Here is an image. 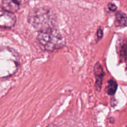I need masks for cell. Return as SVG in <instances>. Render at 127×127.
Segmentation results:
<instances>
[{"label":"cell","instance_id":"6da1fadb","mask_svg":"<svg viewBox=\"0 0 127 127\" xmlns=\"http://www.w3.org/2000/svg\"><path fill=\"white\" fill-rule=\"evenodd\" d=\"M19 55L16 50L10 47H0V79L14 75L19 69Z\"/></svg>","mask_w":127,"mask_h":127},{"label":"cell","instance_id":"7a4b0ae2","mask_svg":"<svg viewBox=\"0 0 127 127\" xmlns=\"http://www.w3.org/2000/svg\"><path fill=\"white\" fill-rule=\"evenodd\" d=\"M37 40L40 45L47 51H53L63 48L66 43L65 38L56 27L39 31Z\"/></svg>","mask_w":127,"mask_h":127},{"label":"cell","instance_id":"3957f363","mask_svg":"<svg viewBox=\"0 0 127 127\" xmlns=\"http://www.w3.org/2000/svg\"><path fill=\"white\" fill-rule=\"evenodd\" d=\"M28 22L39 31L44 29L55 27L56 18L49 9L37 7L33 9L28 15Z\"/></svg>","mask_w":127,"mask_h":127},{"label":"cell","instance_id":"277c9868","mask_svg":"<svg viewBox=\"0 0 127 127\" xmlns=\"http://www.w3.org/2000/svg\"><path fill=\"white\" fill-rule=\"evenodd\" d=\"M16 22V17L14 13L6 11L0 6V28H11Z\"/></svg>","mask_w":127,"mask_h":127},{"label":"cell","instance_id":"5b68a950","mask_svg":"<svg viewBox=\"0 0 127 127\" xmlns=\"http://www.w3.org/2000/svg\"><path fill=\"white\" fill-rule=\"evenodd\" d=\"M93 70H94V74L96 79V90L97 91H100L101 88H102L103 78L104 76V71H103L102 65L99 63H97L95 64Z\"/></svg>","mask_w":127,"mask_h":127},{"label":"cell","instance_id":"8992f818","mask_svg":"<svg viewBox=\"0 0 127 127\" xmlns=\"http://www.w3.org/2000/svg\"><path fill=\"white\" fill-rule=\"evenodd\" d=\"M21 1L16 0H4L2 1V7L6 11L14 13L19 9Z\"/></svg>","mask_w":127,"mask_h":127},{"label":"cell","instance_id":"52a82bcc","mask_svg":"<svg viewBox=\"0 0 127 127\" xmlns=\"http://www.w3.org/2000/svg\"><path fill=\"white\" fill-rule=\"evenodd\" d=\"M116 21L118 24L122 27H126L127 26V16L123 12L121 11H118L115 14Z\"/></svg>","mask_w":127,"mask_h":127},{"label":"cell","instance_id":"ba28073f","mask_svg":"<svg viewBox=\"0 0 127 127\" xmlns=\"http://www.w3.org/2000/svg\"><path fill=\"white\" fill-rule=\"evenodd\" d=\"M118 85L116 83L115 81L113 79H110L107 83V87H106V91H107V94L109 95H113L117 91Z\"/></svg>","mask_w":127,"mask_h":127},{"label":"cell","instance_id":"9c48e42d","mask_svg":"<svg viewBox=\"0 0 127 127\" xmlns=\"http://www.w3.org/2000/svg\"><path fill=\"white\" fill-rule=\"evenodd\" d=\"M103 31H102L101 27H99V28L98 29V30H97V38H98V40L101 39V38H102V37H103Z\"/></svg>","mask_w":127,"mask_h":127},{"label":"cell","instance_id":"30bf717a","mask_svg":"<svg viewBox=\"0 0 127 127\" xmlns=\"http://www.w3.org/2000/svg\"><path fill=\"white\" fill-rule=\"evenodd\" d=\"M108 9H109L110 11H116V9H117V6H116L115 4L112 3V2H109V3L108 4Z\"/></svg>","mask_w":127,"mask_h":127},{"label":"cell","instance_id":"8fae6325","mask_svg":"<svg viewBox=\"0 0 127 127\" xmlns=\"http://www.w3.org/2000/svg\"><path fill=\"white\" fill-rule=\"evenodd\" d=\"M47 127H57V125H54V124H51V125H49L48 126H47Z\"/></svg>","mask_w":127,"mask_h":127},{"label":"cell","instance_id":"7c38bea8","mask_svg":"<svg viewBox=\"0 0 127 127\" xmlns=\"http://www.w3.org/2000/svg\"><path fill=\"white\" fill-rule=\"evenodd\" d=\"M125 55L126 56V58H127V49H126V50L125 51Z\"/></svg>","mask_w":127,"mask_h":127}]
</instances>
